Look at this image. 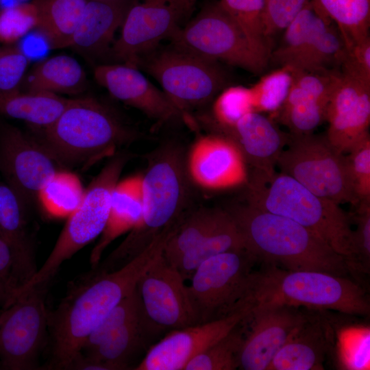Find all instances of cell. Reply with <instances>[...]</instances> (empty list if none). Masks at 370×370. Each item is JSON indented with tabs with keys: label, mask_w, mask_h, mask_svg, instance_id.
<instances>
[{
	"label": "cell",
	"mask_w": 370,
	"mask_h": 370,
	"mask_svg": "<svg viewBox=\"0 0 370 370\" xmlns=\"http://www.w3.org/2000/svg\"><path fill=\"white\" fill-rule=\"evenodd\" d=\"M251 297L254 305L284 304L354 315L370 310L365 291L347 276L282 269L271 264L255 271Z\"/></svg>",
	"instance_id": "8992f818"
},
{
	"label": "cell",
	"mask_w": 370,
	"mask_h": 370,
	"mask_svg": "<svg viewBox=\"0 0 370 370\" xmlns=\"http://www.w3.org/2000/svg\"><path fill=\"white\" fill-rule=\"evenodd\" d=\"M245 319L225 336L196 355L184 370H233L238 368L245 337Z\"/></svg>",
	"instance_id": "d590c367"
},
{
	"label": "cell",
	"mask_w": 370,
	"mask_h": 370,
	"mask_svg": "<svg viewBox=\"0 0 370 370\" xmlns=\"http://www.w3.org/2000/svg\"><path fill=\"white\" fill-rule=\"evenodd\" d=\"M257 260L245 249L214 256L200 264L187 286L197 324L226 317L253 303Z\"/></svg>",
	"instance_id": "ba28073f"
},
{
	"label": "cell",
	"mask_w": 370,
	"mask_h": 370,
	"mask_svg": "<svg viewBox=\"0 0 370 370\" xmlns=\"http://www.w3.org/2000/svg\"><path fill=\"white\" fill-rule=\"evenodd\" d=\"M49 286H34L0 309V369L40 367L48 343L45 300Z\"/></svg>",
	"instance_id": "8fae6325"
},
{
	"label": "cell",
	"mask_w": 370,
	"mask_h": 370,
	"mask_svg": "<svg viewBox=\"0 0 370 370\" xmlns=\"http://www.w3.org/2000/svg\"><path fill=\"white\" fill-rule=\"evenodd\" d=\"M36 11L34 4L24 2L0 10V42L12 44L36 29Z\"/></svg>",
	"instance_id": "b9f144b4"
},
{
	"label": "cell",
	"mask_w": 370,
	"mask_h": 370,
	"mask_svg": "<svg viewBox=\"0 0 370 370\" xmlns=\"http://www.w3.org/2000/svg\"><path fill=\"white\" fill-rule=\"evenodd\" d=\"M184 281L163 252L139 278L135 289L149 338L197 324Z\"/></svg>",
	"instance_id": "4fadbf2b"
},
{
	"label": "cell",
	"mask_w": 370,
	"mask_h": 370,
	"mask_svg": "<svg viewBox=\"0 0 370 370\" xmlns=\"http://www.w3.org/2000/svg\"><path fill=\"white\" fill-rule=\"evenodd\" d=\"M356 207L354 245L360 271L367 273L370 262V201H360Z\"/></svg>",
	"instance_id": "7dc6e473"
},
{
	"label": "cell",
	"mask_w": 370,
	"mask_h": 370,
	"mask_svg": "<svg viewBox=\"0 0 370 370\" xmlns=\"http://www.w3.org/2000/svg\"><path fill=\"white\" fill-rule=\"evenodd\" d=\"M339 29L346 48L367 37L370 0H312Z\"/></svg>",
	"instance_id": "836d02e7"
},
{
	"label": "cell",
	"mask_w": 370,
	"mask_h": 370,
	"mask_svg": "<svg viewBox=\"0 0 370 370\" xmlns=\"http://www.w3.org/2000/svg\"><path fill=\"white\" fill-rule=\"evenodd\" d=\"M310 0H264V37L269 39L286 27Z\"/></svg>",
	"instance_id": "f6af8a7d"
},
{
	"label": "cell",
	"mask_w": 370,
	"mask_h": 370,
	"mask_svg": "<svg viewBox=\"0 0 370 370\" xmlns=\"http://www.w3.org/2000/svg\"><path fill=\"white\" fill-rule=\"evenodd\" d=\"M88 0H32L36 29L51 49L70 47Z\"/></svg>",
	"instance_id": "4316f807"
},
{
	"label": "cell",
	"mask_w": 370,
	"mask_h": 370,
	"mask_svg": "<svg viewBox=\"0 0 370 370\" xmlns=\"http://www.w3.org/2000/svg\"><path fill=\"white\" fill-rule=\"evenodd\" d=\"M184 16L176 0L133 1L120 36L110 49L113 58L136 66L140 58L156 49L162 40L170 38Z\"/></svg>",
	"instance_id": "9a60e30c"
},
{
	"label": "cell",
	"mask_w": 370,
	"mask_h": 370,
	"mask_svg": "<svg viewBox=\"0 0 370 370\" xmlns=\"http://www.w3.org/2000/svg\"><path fill=\"white\" fill-rule=\"evenodd\" d=\"M13 289L7 280L0 278V309L10 300Z\"/></svg>",
	"instance_id": "681fc988"
},
{
	"label": "cell",
	"mask_w": 370,
	"mask_h": 370,
	"mask_svg": "<svg viewBox=\"0 0 370 370\" xmlns=\"http://www.w3.org/2000/svg\"><path fill=\"white\" fill-rule=\"evenodd\" d=\"M133 0H88L75 29L71 48L92 58L109 51Z\"/></svg>",
	"instance_id": "603a6c76"
},
{
	"label": "cell",
	"mask_w": 370,
	"mask_h": 370,
	"mask_svg": "<svg viewBox=\"0 0 370 370\" xmlns=\"http://www.w3.org/2000/svg\"><path fill=\"white\" fill-rule=\"evenodd\" d=\"M345 52V43L339 29L327 18L291 69L308 72L338 70Z\"/></svg>",
	"instance_id": "4dcf8cb0"
},
{
	"label": "cell",
	"mask_w": 370,
	"mask_h": 370,
	"mask_svg": "<svg viewBox=\"0 0 370 370\" xmlns=\"http://www.w3.org/2000/svg\"><path fill=\"white\" fill-rule=\"evenodd\" d=\"M254 111L251 88L230 86L222 90L214 98L210 112H199L195 116V120L197 123L230 126Z\"/></svg>",
	"instance_id": "8d00e7d4"
},
{
	"label": "cell",
	"mask_w": 370,
	"mask_h": 370,
	"mask_svg": "<svg viewBox=\"0 0 370 370\" xmlns=\"http://www.w3.org/2000/svg\"><path fill=\"white\" fill-rule=\"evenodd\" d=\"M94 77L114 98L140 110L158 123L186 118L136 66L125 63L101 64L95 67Z\"/></svg>",
	"instance_id": "d6986e66"
},
{
	"label": "cell",
	"mask_w": 370,
	"mask_h": 370,
	"mask_svg": "<svg viewBox=\"0 0 370 370\" xmlns=\"http://www.w3.org/2000/svg\"><path fill=\"white\" fill-rule=\"evenodd\" d=\"M172 45L217 62L261 73L270 53L253 41L217 3L170 36Z\"/></svg>",
	"instance_id": "9c48e42d"
},
{
	"label": "cell",
	"mask_w": 370,
	"mask_h": 370,
	"mask_svg": "<svg viewBox=\"0 0 370 370\" xmlns=\"http://www.w3.org/2000/svg\"><path fill=\"white\" fill-rule=\"evenodd\" d=\"M29 62L20 47L9 46L0 49V93L21 91Z\"/></svg>",
	"instance_id": "ee69618b"
},
{
	"label": "cell",
	"mask_w": 370,
	"mask_h": 370,
	"mask_svg": "<svg viewBox=\"0 0 370 370\" xmlns=\"http://www.w3.org/2000/svg\"><path fill=\"white\" fill-rule=\"evenodd\" d=\"M142 211V175L119 180L112 192L106 226L90 256L92 268L100 262L103 253L116 238L138 224Z\"/></svg>",
	"instance_id": "d4e9b609"
},
{
	"label": "cell",
	"mask_w": 370,
	"mask_h": 370,
	"mask_svg": "<svg viewBox=\"0 0 370 370\" xmlns=\"http://www.w3.org/2000/svg\"><path fill=\"white\" fill-rule=\"evenodd\" d=\"M306 317L298 308L291 306L254 305L245 321L238 369L267 370L277 352Z\"/></svg>",
	"instance_id": "2e32d148"
},
{
	"label": "cell",
	"mask_w": 370,
	"mask_h": 370,
	"mask_svg": "<svg viewBox=\"0 0 370 370\" xmlns=\"http://www.w3.org/2000/svg\"><path fill=\"white\" fill-rule=\"evenodd\" d=\"M136 66L160 84L186 118L190 110L214 100L229 84L228 75L219 62L173 45L156 48L140 58Z\"/></svg>",
	"instance_id": "52a82bcc"
},
{
	"label": "cell",
	"mask_w": 370,
	"mask_h": 370,
	"mask_svg": "<svg viewBox=\"0 0 370 370\" xmlns=\"http://www.w3.org/2000/svg\"><path fill=\"white\" fill-rule=\"evenodd\" d=\"M293 81L291 68L280 66L264 75L250 87L254 110L276 113L284 103Z\"/></svg>",
	"instance_id": "74e56055"
},
{
	"label": "cell",
	"mask_w": 370,
	"mask_h": 370,
	"mask_svg": "<svg viewBox=\"0 0 370 370\" xmlns=\"http://www.w3.org/2000/svg\"><path fill=\"white\" fill-rule=\"evenodd\" d=\"M329 325L306 315L272 359L267 370H319L331 346Z\"/></svg>",
	"instance_id": "cb8c5ba5"
},
{
	"label": "cell",
	"mask_w": 370,
	"mask_h": 370,
	"mask_svg": "<svg viewBox=\"0 0 370 370\" xmlns=\"http://www.w3.org/2000/svg\"><path fill=\"white\" fill-rule=\"evenodd\" d=\"M276 166L319 197L339 205L359 203L346 156L331 145L326 134H289Z\"/></svg>",
	"instance_id": "30bf717a"
},
{
	"label": "cell",
	"mask_w": 370,
	"mask_h": 370,
	"mask_svg": "<svg viewBox=\"0 0 370 370\" xmlns=\"http://www.w3.org/2000/svg\"><path fill=\"white\" fill-rule=\"evenodd\" d=\"M171 232L157 237L141 254L114 271L92 270L48 310V369H69L90 333L125 297L151 263L163 252Z\"/></svg>",
	"instance_id": "6da1fadb"
},
{
	"label": "cell",
	"mask_w": 370,
	"mask_h": 370,
	"mask_svg": "<svg viewBox=\"0 0 370 370\" xmlns=\"http://www.w3.org/2000/svg\"><path fill=\"white\" fill-rule=\"evenodd\" d=\"M229 217L230 214L225 208L191 210L167 239L163 255L173 264L183 254L217 230Z\"/></svg>",
	"instance_id": "f1b7e54d"
},
{
	"label": "cell",
	"mask_w": 370,
	"mask_h": 370,
	"mask_svg": "<svg viewBox=\"0 0 370 370\" xmlns=\"http://www.w3.org/2000/svg\"><path fill=\"white\" fill-rule=\"evenodd\" d=\"M26 210L27 207L15 193L5 182H0V238L13 256V293L38 270Z\"/></svg>",
	"instance_id": "7402d4cb"
},
{
	"label": "cell",
	"mask_w": 370,
	"mask_h": 370,
	"mask_svg": "<svg viewBox=\"0 0 370 370\" xmlns=\"http://www.w3.org/2000/svg\"><path fill=\"white\" fill-rule=\"evenodd\" d=\"M127 152L115 153L85 190L79 206L67 217L45 268L57 272L76 252L102 233L109 214L113 190L131 159Z\"/></svg>",
	"instance_id": "7c38bea8"
},
{
	"label": "cell",
	"mask_w": 370,
	"mask_h": 370,
	"mask_svg": "<svg viewBox=\"0 0 370 370\" xmlns=\"http://www.w3.org/2000/svg\"><path fill=\"white\" fill-rule=\"evenodd\" d=\"M60 170L34 137L12 125L0 123V173L26 207L38 199L42 188Z\"/></svg>",
	"instance_id": "5bb4252c"
},
{
	"label": "cell",
	"mask_w": 370,
	"mask_h": 370,
	"mask_svg": "<svg viewBox=\"0 0 370 370\" xmlns=\"http://www.w3.org/2000/svg\"><path fill=\"white\" fill-rule=\"evenodd\" d=\"M70 101L49 92L0 93V115L45 127L56 121Z\"/></svg>",
	"instance_id": "83f0119b"
},
{
	"label": "cell",
	"mask_w": 370,
	"mask_h": 370,
	"mask_svg": "<svg viewBox=\"0 0 370 370\" xmlns=\"http://www.w3.org/2000/svg\"><path fill=\"white\" fill-rule=\"evenodd\" d=\"M327 18L310 0L283 30L282 39L270 58L280 66L293 67Z\"/></svg>",
	"instance_id": "f546056e"
},
{
	"label": "cell",
	"mask_w": 370,
	"mask_h": 370,
	"mask_svg": "<svg viewBox=\"0 0 370 370\" xmlns=\"http://www.w3.org/2000/svg\"><path fill=\"white\" fill-rule=\"evenodd\" d=\"M346 159L355 193L360 201H370V136L359 139L347 153Z\"/></svg>",
	"instance_id": "7bdbcfd3"
},
{
	"label": "cell",
	"mask_w": 370,
	"mask_h": 370,
	"mask_svg": "<svg viewBox=\"0 0 370 370\" xmlns=\"http://www.w3.org/2000/svg\"><path fill=\"white\" fill-rule=\"evenodd\" d=\"M84 191L75 174L60 170L42 188L38 199L50 216L67 217L80 204Z\"/></svg>",
	"instance_id": "e575fe53"
},
{
	"label": "cell",
	"mask_w": 370,
	"mask_h": 370,
	"mask_svg": "<svg viewBox=\"0 0 370 370\" xmlns=\"http://www.w3.org/2000/svg\"><path fill=\"white\" fill-rule=\"evenodd\" d=\"M340 71L370 86V37L346 48Z\"/></svg>",
	"instance_id": "bcb514c9"
},
{
	"label": "cell",
	"mask_w": 370,
	"mask_h": 370,
	"mask_svg": "<svg viewBox=\"0 0 370 370\" xmlns=\"http://www.w3.org/2000/svg\"><path fill=\"white\" fill-rule=\"evenodd\" d=\"M183 10L185 15L188 14L193 9L196 0H176Z\"/></svg>",
	"instance_id": "f907efd6"
},
{
	"label": "cell",
	"mask_w": 370,
	"mask_h": 370,
	"mask_svg": "<svg viewBox=\"0 0 370 370\" xmlns=\"http://www.w3.org/2000/svg\"><path fill=\"white\" fill-rule=\"evenodd\" d=\"M37 128L34 138L62 168L90 166L140 137L113 108L95 97L71 99L53 123Z\"/></svg>",
	"instance_id": "277c9868"
},
{
	"label": "cell",
	"mask_w": 370,
	"mask_h": 370,
	"mask_svg": "<svg viewBox=\"0 0 370 370\" xmlns=\"http://www.w3.org/2000/svg\"><path fill=\"white\" fill-rule=\"evenodd\" d=\"M238 249H245L244 243L230 214L226 221L183 254L173 265L186 280L190 279L197 268L206 260L223 252Z\"/></svg>",
	"instance_id": "d6a6232c"
},
{
	"label": "cell",
	"mask_w": 370,
	"mask_h": 370,
	"mask_svg": "<svg viewBox=\"0 0 370 370\" xmlns=\"http://www.w3.org/2000/svg\"><path fill=\"white\" fill-rule=\"evenodd\" d=\"M86 86V74L79 62L70 56L58 55L35 64L25 75L21 90L77 95Z\"/></svg>",
	"instance_id": "484cf974"
},
{
	"label": "cell",
	"mask_w": 370,
	"mask_h": 370,
	"mask_svg": "<svg viewBox=\"0 0 370 370\" xmlns=\"http://www.w3.org/2000/svg\"><path fill=\"white\" fill-rule=\"evenodd\" d=\"M245 186V203L305 227L343 256L354 272L360 271L350 219L339 204L280 172L252 170Z\"/></svg>",
	"instance_id": "5b68a950"
},
{
	"label": "cell",
	"mask_w": 370,
	"mask_h": 370,
	"mask_svg": "<svg viewBox=\"0 0 370 370\" xmlns=\"http://www.w3.org/2000/svg\"><path fill=\"white\" fill-rule=\"evenodd\" d=\"M149 339L138 317L129 321L108 339L83 354L110 365L112 370L127 369Z\"/></svg>",
	"instance_id": "1f68e13d"
},
{
	"label": "cell",
	"mask_w": 370,
	"mask_h": 370,
	"mask_svg": "<svg viewBox=\"0 0 370 370\" xmlns=\"http://www.w3.org/2000/svg\"><path fill=\"white\" fill-rule=\"evenodd\" d=\"M218 3L253 41L271 54L264 34V0H220Z\"/></svg>",
	"instance_id": "ab89813d"
},
{
	"label": "cell",
	"mask_w": 370,
	"mask_h": 370,
	"mask_svg": "<svg viewBox=\"0 0 370 370\" xmlns=\"http://www.w3.org/2000/svg\"><path fill=\"white\" fill-rule=\"evenodd\" d=\"M13 256L8 245L0 238V278L10 282L12 289Z\"/></svg>",
	"instance_id": "c3c4849f"
},
{
	"label": "cell",
	"mask_w": 370,
	"mask_h": 370,
	"mask_svg": "<svg viewBox=\"0 0 370 370\" xmlns=\"http://www.w3.org/2000/svg\"><path fill=\"white\" fill-rule=\"evenodd\" d=\"M193 183L201 188L221 190L246 185L249 180L247 162L231 139L208 133L197 138L186 157Z\"/></svg>",
	"instance_id": "ac0fdd59"
},
{
	"label": "cell",
	"mask_w": 370,
	"mask_h": 370,
	"mask_svg": "<svg viewBox=\"0 0 370 370\" xmlns=\"http://www.w3.org/2000/svg\"><path fill=\"white\" fill-rule=\"evenodd\" d=\"M251 303L220 319L173 330L151 345L136 370H182L188 361L225 336L251 314Z\"/></svg>",
	"instance_id": "e0dca14e"
},
{
	"label": "cell",
	"mask_w": 370,
	"mask_h": 370,
	"mask_svg": "<svg viewBox=\"0 0 370 370\" xmlns=\"http://www.w3.org/2000/svg\"><path fill=\"white\" fill-rule=\"evenodd\" d=\"M186 154L180 145L166 142L147 156L143 177V211L125 240L95 268L112 271L141 254L157 237L177 227L190 209Z\"/></svg>",
	"instance_id": "7a4b0ae2"
},
{
	"label": "cell",
	"mask_w": 370,
	"mask_h": 370,
	"mask_svg": "<svg viewBox=\"0 0 370 370\" xmlns=\"http://www.w3.org/2000/svg\"><path fill=\"white\" fill-rule=\"evenodd\" d=\"M139 304L136 289L122 299L86 338L80 352L97 347L129 321L138 317Z\"/></svg>",
	"instance_id": "60d3db41"
},
{
	"label": "cell",
	"mask_w": 370,
	"mask_h": 370,
	"mask_svg": "<svg viewBox=\"0 0 370 370\" xmlns=\"http://www.w3.org/2000/svg\"><path fill=\"white\" fill-rule=\"evenodd\" d=\"M197 124L208 133L231 139L241 150L248 166L267 173L275 171L278 160L289 138V134L281 131L270 119L256 111L230 126Z\"/></svg>",
	"instance_id": "44dd1931"
},
{
	"label": "cell",
	"mask_w": 370,
	"mask_h": 370,
	"mask_svg": "<svg viewBox=\"0 0 370 370\" xmlns=\"http://www.w3.org/2000/svg\"><path fill=\"white\" fill-rule=\"evenodd\" d=\"M338 356L344 369H369L370 330L356 326L342 330L338 335Z\"/></svg>",
	"instance_id": "f35d334b"
},
{
	"label": "cell",
	"mask_w": 370,
	"mask_h": 370,
	"mask_svg": "<svg viewBox=\"0 0 370 370\" xmlns=\"http://www.w3.org/2000/svg\"><path fill=\"white\" fill-rule=\"evenodd\" d=\"M326 136L339 152L347 153L368 132L370 86L340 73L327 108Z\"/></svg>",
	"instance_id": "ffe728a7"
},
{
	"label": "cell",
	"mask_w": 370,
	"mask_h": 370,
	"mask_svg": "<svg viewBox=\"0 0 370 370\" xmlns=\"http://www.w3.org/2000/svg\"><path fill=\"white\" fill-rule=\"evenodd\" d=\"M233 219L245 249L265 264L291 271H316L347 276V260L305 227L247 203L225 208Z\"/></svg>",
	"instance_id": "3957f363"
}]
</instances>
